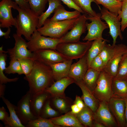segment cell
<instances>
[{"mask_svg":"<svg viewBox=\"0 0 127 127\" xmlns=\"http://www.w3.org/2000/svg\"><path fill=\"white\" fill-rule=\"evenodd\" d=\"M113 78L103 70L100 72L96 86L92 92L99 102L108 103L112 97Z\"/></svg>","mask_w":127,"mask_h":127,"instance_id":"cell-5","label":"cell"},{"mask_svg":"<svg viewBox=\"0 0 127 127\" xmlns=\"http://www.w3.org/2000/svg\"><path fill=\"white\" fill-rule=\"evenodd\" d=\"M112 97L124 99L127 97V81L113 78Z\"/></svg>","mask_w":127,"mask_h":127,"instance_id":"cell-25","label":"cell"},{"mask_svg":"<svg viewBox=\"0 0 127 127\" xmlns=\"http://www.w3.org/2000/svg\"><path fill=\"white\" fill-rule=\"evenodd\" d=\"M24 79L28 82L32 97L43 92L54 82L50 67L35 60L31 71Z\"/></svg>","mask_w":127,"mask_h":127,"instance_id":"cell-1","label":"cell"},{"mask_svg":"<svg viewBox=\"0 0 127 127\" xmlns=\"http://www.w3.org/2000/svg\"><path fill=\"white\" fill-rule=\"evenodd\" d=\"M88 69L86 54L76 62L72 64L68 77L76 82L83 81Z\"/></svg>","mask_w":127,"mask_h":127,"instance_id":"cell-18","label":"cell"},{"mask_svg":"<svg viewBox=\"0 0 127 127\" xmlns=\"http://www.w3.org/2000/svg\"><path fill=\"white\" fill-rule=\"evenodd\" d=\"M73 60L68 59L50 65L54 79L56 81L68 76Z\"/></svg>","mask_w":127,"mask_h":127,"instance_id":"cell-20","label":"cell"},{"mask_svg":"<svg viewBox=\"0 0 127 127\" xmlns=\"http://www.w3.org/2000/svg\"><path fill=\"white\" fill-rule=\"evenodd\" d=\"M113 115L119 127H126L125 103L123 99L112 97L108 102Z\"/></svg>","mask_w":127,"mask_h":127,"instance_id":"cell-15","label":"cell"},{"mask_svg":"<svg viewBox=\"0 0 127 127\" xmlns=\"http://www.w3.org/2000/svg\"><path fill=\"white\" fill-rule=\"evenodd\" d=\"M86 14L81 15L75 22L70 31L68 32L60 39L61 43L79 41L81 35L85 33L87 29L86 23L87 19Z\"/></svg>","mask_w":127,"mask_h":127,"instance_id":"cell-12","label":"cell"},{"mask_svg":"<svg viewBox=\"0 0 127 127\" xmlns=\"http://www.w3.org/2000/svg\"><path fill=\"white\" fill-rule=\"evenodd\" d=\"M49 6L46 10L39 16V21L37 28H39L43 25L45 20L51 14L54 12L58 6L62 5L60 0H48Z\"/></svg>","mask_w":127,"mask_h":127,"instance_id":"cell-31","label":"cell"},{"mask_svg":"<svg viewBox=\"0 0 127 127\" xmlns=\"http://www.w3.org/2000/svg\"><path fill=\"white\" fill-rule=\"evenodd\" d=\"M96 2L99 9L101 8L99 4L102 5L103 7L114 14L118 16L121 9L122 2L117 0H94Z\"/></svg>","mask_w":127,"mask_h":127,"instance_id":"cell-28","label":"cell"},{"mask_svg":"<svg viewBox=\"0 0 127 127\" xmlns=\"http://www.w3.org/2000/svg\"><path fill=\"white\" fill-rule=\"evenodd\" d=\"M101 14H99L96 17L89 15L87 16V20L91 22L86 23L87 33L82 39L83 41H91L99 39L105 40L103 37L102 34L104 30L108 28V26L106 22L101 20Z\"/></svg>","mask_w":127,"mask_h":127,"instance_id":"cell-6","label":"cell"},{"mask_svg":"<svg viewBox=\"0 0 127 127\" xmlns=\"http://www.w3.org/2000/svg\"><path fill=\"white\" fill-rule=\"evenodd\" d=\"M78 18L57 21H52L48 18L43 26L36 30L41 35L44 36L60 39L71 29Z\"/></svg>","mask_w":127,"mask_h":127,"instance_id":"cell-3","label":"cell"},{"mask_svg":"<svg viewBox=\"0 0 127 127\" xmlns=\"http://www.w3.org/2000/svg\"><path fill=\"white\" fill-rule=\"evenodd\" d=\"M127 52V46L121 44L111 45L106 44L104 47L99 55L106 64L109 60L123 56Z\"/></svg>","mask_w":127,"mask_h":127,"instance_id":"cell-16","label":"cell"},{"mask_svg":"<svg viewBox=\"0 0 127 127\" xmlns=\"http://www.w3.org/2000/svg\"><path fill=\"white\" fill-rule=\"evenodd\" d=\"M53 98V103L55 107L62 112H66L67 107L65 99L60 97Z\"/></svg>","mask_w":127,"mask_h":127,"instance_id":"cell-42","label":"cell"},{"mask_svg":"<svg viewBox=\"0 0 127 127\" xmlns=\"http://www.w3.org/2000/svg\"><path fill=\"white\" fill-rule=\"evenodd\" d=\"M18 5L12 0H1L0 2V27L8 28L13 26H17L16 18H14L12 13L13 8L15 9Z\"/></svg>","mask_w":127,"mask_h":127,"instance_id":"cell-11","label":"cell"},{"mask_svg":"<svg viewBox=\"0 0 127 127\" xmlns=\"http://www.w3.org/2000/svg\"><path fill=\"white\" fill-rule=\"evenodd\" d=\"M50 119L54 124L57 125L71 127H84L75 115L70 112L64 115Z\"/></svg>","mask_w":127,"mask_h":127,"instance_id":"cell-21","label":"cell"},{"mask_svg":"<svg viewBox=\"0 0 127 127\" xmlns=\"http://www.w3.org/2000/svg\"><path fill=\"white\" fill-rule=\"evenodd\" d=\"M71 112L72 114H75L79 113L82 109L80 108L75 104H74L71 106Z\"/></svg>","mask_w":127,"mask_h":127,"instance_id":"cell-47","label":"cell"},{"mask_svg":"<svg viewBox=\"0 0 127 127\" xmlns=\"http://www.w3.org/2000/svg\"><path fill=\"white\" fill-rule=\"evenodd\" d=\"M93 41L61 43L57 45L56 50L69 59H80L86 54Z\"/></svg>","mask_w":127,"mask_h":127,"instance_id":"cell-4","label":"cell"},{"mask_svg":"<svg viewBox=\"0 0 127 127\" xmlns=\"http://www.w3.org/2000/svg\"><path fill=\"white\" fill-rule=\"evenodd\" d=\"M72 79L67 77L54 82L50 87L47 88L44 91L49 94L51 97H60L66 99L64 91L70 84L74 83Z\"/></svg>","mask_w":127,"mask_h":127,"instance_id":"cell-17","label":"cell"},{"mask_svg":"<svg viewBox=\"0 0 127 127\" xmlns=\"http://www.w3.org/2000/svg\"><path fill=\"white\" fill-rule=\"evenodd\" d=\"M122 56H119L109 60L106 64L103 69L113 78L115 77L116 75Z\"/></svg>","mask_w":127,"mask_h":127,"instance_id":"cell-32","label":"cell"},{"mask_svg":"<svg viewBox=\"0 0 127 127\" xmlns=\"http://www.w3.org/2000/svg\"><path fill=\"white\" fill-rule=\"evenodd\" d=\"M75 83L81 89L82 93L81 98L85 105L94 113L99 106V101L95 97L93 92L85 85L83 81Z\"/></svg>","mask_w":127,"mask_h":127,"instance_id":"cell-19","label":"cell"},{"mask_svg":"<svg viewBox=\"0 0 127 127\" xmlns=\"http://www.w3.org/2000/svg\"><path fill=\"white\" fill-rule=\"evenodd\" d=\"M51 97L50 95L44 91L31 97L30 107L33 114L37 118L40 117L41 110L46 101Z\"/></svg>","mask_w":127,"mask_h":127,"instance_id":"cell-22","label":"cell"},{"mask_svg":"<svg viewBox=\"0 0 127 127\" xmlns=\"http://www.w3.org/2000/svg\"><path fill=\"white\" fill-rule=\"evenodd\" d=\"M94 121L102 124L105 127L118 126L108 103L106 101L99 102V106L94 113Z\"/></svg>","mask_w":127,"mask_h":127,"instance_id":"cell-13","label":"cell"},{"mask_svg":"<svg viewBox=\"0 0 127 127\" xmlns=\"http://www.w3.org/2000/svg\"><path fill=\"white\" fill-rule=\"evenodd\" d=\"M31 10L39 16L43 12L48 0H28Z\"/></svg>","mask_w":127,"mask_h":127,"instance_id":"cell-34","label":"cell"},{"mask_svg":"<svg viewBox=\"0 0 127 127\" xmlns=\"http://www.w3.org/2000/svg\"><path fill=\"white\" fill-rule=\"evenodd\" d=\"M74 104H76L80 108L82 109L85 106V104L81 98L76 95Z\"/></svg>","mask_w":127,"mask_h":127,"instance_id":"cell-46","label":"cell"},{"mask_svg":"<svg viewBox=\"0 0 127 127\" xmlns=\"http://www.w3.org/2000/svg\"><path fill=\"white\" fill-rule=\"evenodd\" d=\"M36 30L32 34L28 42V49L32 52L45 49L56 50L57 45L61 43L60 39L42 36Z\"/></svg>","mask_w":127,"mask_h":127,"instance_id":"cell-7","label":"cell"},{"mask_svg":"<svg viewBox=\"0 0 127 127\" xmlns=\"http://www.w3.org/2000/svg\"><path fill=\"white\" fill-rule=\"evenodd\" d=\"M100 10L101 18L105 20L108 25L109 29V33L113 40L112 45H115L118 36L121 40L123 38L121 30V21L119 20L117 16L104 7Z\"/></svg>","mask_w":127,"mask_h":127,"instance_id":"cell-8","label":"cell"},{"mask_svg":"<svg viewBox=\"0 0 127 127\" xmlns=\"http://www.w3.org/2000/svg\"><path fill=\"white\" fill-rule=\"evenodd\" d=\"M93 127H105L102 124L94 120Z\"/></svg>","mask_w":127,"mask_h":127,"instance_id":"cell-51","label":"cell"},{"mask_svg":"<svg viewBox=\"0 0 127 127\" xmlns=\"http://www.w3.org/2000/svg\"><path fill=\"white\" fill-rule=\"evenodd\" d=\"M15 9L19 13L16 18V33L19 35H23L28 41L32 34L37 29L39 23V16L31 10H26L20 8L18 5Z\"/></svg>","mask_w":127,"mask_h":127,"instance_id":"cell-2","label":"cell"},{"mask_svg":"<svg viewBox=\"0 0 127 127\" xmlns=\"http://www.w3.org/2000/svg\"><path fill=\"white\" fill-rule=\"evenodd\" d=\"M118 17L121 20V30L123 32L127 27V0L122 1L121 9Z\"/></svg>","mask_w":127,"mask_h":127,"instance_id":"cell-39","label":"cell"},{"mask_svg":"<svg viewBox=\"0 0 127 127\" xmlns=\"http://www.w3.org/2000/svg\"><path fill=\"white\" fill-rule=\"evenodd\" d=\"M127 81V78L125 79Z\"/></svg>","mask_w":127,"mask_h":127,"instance_id":"cell-53","label":"cell"},{"mask_svg":"<svg viewBox=\"0 0 127 127\" xmlns=\"http://www.w3.org/2000/svg\"><path fill=\"white\" fill-rule=\"evenodd\" d=\"M6 88L4 84H0V97L4 96Z\"/></svg>","mask_w":127,"mask_h":127,"instance_id":"cell-49","label":"cell"},{"mask_svg":"<svg viewBox=\"0 0 127 127\" xmlns=\"http://www.w3.org/2000/svg\"><path fill=\"white\" fill-rule=\"evenodd\" d=\"M115 78L125 80L127 78V52L122 56L119 64L116 75Z\"/></svg>","mask_w":127,"mask_h":127,"instance_id":"cell-36","label":"cell"},{"mask_svg":"<svg viewBox=\"0 0 127 127\" xmlns=\"http://www.w3.org/2000/svg\"><path fill=\"white\" fill-rule=\"evenodd\" d=\"M57 112L52 108L50 105V100L48 99L45 103L41 111L40 117L47 119L56 117L57 115Z\"/></svg>","mask_w":127,"mask_h":127,"instance_id":"cell-37","label":"cell"},{"mask_svg":"<svg viewBox=\"0 0 127 127\" xmlns=\"http://www.w3.org/2000/svg\"><path fill=\"white\" fill-rule=\"evenodd\" d=\"M53 16L50 19L53 21H57L70 20L79 17L81 13L75 10L73 11H67L62 5L58 7L55 9Z\"/></svg>","mask_w":127,"mask_h":127,"instance_id":"cell-23","label":"cell"},{"mask_svg":"<svg viewBox=\"0 0 127 127\" xmlns=\"http://www.w3.org/2000/svg\"><path fill=\"white\" fill-rule=\"evenodd\" d=\"M32 52V58L34 60L49 66L69 59L55 49H43Z\"/></svg>","mask_w":127,"mask_h":127,"instance_id":"cell-10","label":"cell"},{"mask_svg":"<svg viewBox=\"0 0 127 127\" xmlns=\"http://www.w3.org/2000/svg\"><path fill=\"white\" fill-rule=\"evenodd\" d=\"M105 65L99 55L92 60L91 63L90 68L100 72L103 70Z\"/></svg>","mask_w":127,"mask_h":127,"instance_id":"cell-41","label":"cell"},{"mask_svg":"<svg viewBox=\"0 0 127 127\" xmlns=\"http://www.w3.org/2000/svg\"><path fill=\"white\" fill-rule=\"evenodd\" d=\"M14 0L20 8L27 10H31L28 0Z\"/></svg>","mask_w":127,"mask_h":127,"instance_id":"cell-45","label":"cell"},{"mask_svg":"<svg viewBox=\"0 0 127 127\" xmlns=\"http://www.w3.org/2000/svg\"><path fill=\"white\" fill-rule=\"evenodd\" d=\"M0 98L6 105L9 111L10 119L13 127H25L22 123L16 114V106L11 103L4 96H2Z\"/></svg>","mask_w":127,"mask_h":127,"instance_id":"cell-30","label":"cell"},{"mask_svg":"<svg viewBox=\"0 0 127 127\" xmlns=\"http://www.w3.org/2000/svg\"><path fill=\"white\" fill-rule=\"evenodd\" d=\"M7 51H5L3 49L2 46L0 48V84H5L8 82H15L19 79V78L16 77L9 79L6 77L3 71L5 69L6 63L8 53Z\"/></svg>","mask_w":127,"mask_h":127,"instance_id":"cell-27","label":"cell"},{"mask_svg":"<svg viewBox=\"0 0 127 127\" xmlns=\"http://www.w3.org/2000/svg\"><path fill=\"white\" fill-rule=\"evenodd\" d=\"M20 62L25 75L29 74L32 70L34 65V60L32 58L24 57L18 60Z\"/></svg>","mask_w":127,"mask_h":127,"instance_id":"cell-40","label":"cell"},{"mask_svg":"<svg viewBox=\"0 0 127 127\" xmlns=\"http://www.w3.org/2000/svg\"><path fill=\"white\" fill-rule=\"evenodd\" d=\"M13 36L15 40L14 47L7 49L8 53L11 60H18L24 57L32 58V52L28 48V42L21 36L16 33Z\"/></svg>","mask_w":127,"mask_h":127,"instance_id":"cell-14","label":"cell"},{"mask_svg":"<svg viewBox=\"0 0 127 127\" xmlns=\"http://www.w3.org/2000/svg\"><path fill=\"white\" fill-rule=\"evenodd\" d=\"M117 0L120 2H122L123 0Z\"/></svg>","mask_w":127,"mask_h":127,"instance_id":"cell-52","label":"cell"},{"mask_svg":"<svg viewBox=\"0 0 127 127\" xmlns=\"http://www.w3.org/2000/svg\"><path fill=\"white\" fill-rule=\"evenodd\" d=\"M7 31L4 32L2 31L1 28H0V36H4V38L6 39L8 38L9 37V35L11 32V29L10 27L8 28Z\"/></svg>","mask_w":127,"mask_h":127,"instance_id":"cell-48","label":"cell"},{"mask_svg":"<svg viewBox=\"0 0 127 127\" xmlns=\"http://www.w3.org/2000/svg\"><path fill=\"white\" fill-rule=\"evenodd\" d=\"M60 126L54 124L50 119L40 117L29 121L25 127H58Z\"/></svg>","mask_w":127,"mask_h":127,"instance_id":"cell-35","label":"cell"},{"mask_svg":"<svg viewBox=\"0 0 127 127\" xmlns=\"http://www.w3.org/2000/svg\"><path fill=\"white\" fill-rule=\"evenodd\" d=\"M0 120L3 122L5 127H13L8 114L3 106L0 108Z\"/></svg>","mask_w":127,"mask_h":127,"instance_id":"cell-43","label":"cell"},{"mask_svg":"<svg viewBox=\"0 0 127 127\" xmlns=\"http://www.w3.org/2000/svg\"><path fill=\"white\" fill-rule=\"evenodd\" d=\"M31 97L28 91L18 102L16 106V114L22 123L25 127L29 121L38 118L34 115L31 111Z\"/></svg>","mask_w":127,"mask_h":127,"instance_id":"cell-9","label":"cell"},{"mask_svg":"<svg viewBox=\"0 0 127 127\" xmlns=\"http://www.w3.org/2000/svg\"><path fill=\"white\" fill-rule=\"evenodd\" d=\"M123 99L125 103V116L126 122V127H127V97Z\"/></svg>","mask_w":127,"mask_h":127,"instance_id":"cell-50","label":"cell"},{"mask_svg":"<svg viewBox=\"0 0 127 127\" xmlns=\"http://www.w3.org/2000/svg\"><path fill=\"white\" fill-rule=\"evenodd\" d=\"M107 40L99 39L94 40L86 54L88 68L92 60L99 55Z\"/></svg>","mask_w":127,"mask_h":127,"instance_id":"cell-24","label":"cell"},{"mask_svg":"<svg viewBox=\"0 0 127 127\" xmlns=\"http://www.w3.org/2000/svg\"><path fill=\"white\" fill-rule=\"evenodd\" d=\"M6 74L17 73L19 75L24 74L20 64L18 60H11L9 65L4 70Z\"/></svg>","mask_w":127,"mask_h":127,"instance_id":"cell-38","label":"cell"},{"mask_svg":"<svg viewBox=\"0 0 127 127\" xmlns=\"http://www.w3.org/2000/svg\"><path fill=\"white\" fill-rule=\"evenodd\" d=\"M74 115L81 123L85 127H93L94 113L85 105L79 113Z\"/></svg>","mask_w":127,"mask_h":127,"instance_id":"cell-26","label":"cell"},{"mask_svg":"<svg viewBox=\"0 0 127 127\" xmlns=\"http://www.w3.org/2000/svg\"><path fill=\"white\" fill-rule=\"evenodd\" d=\"M66 5L70 9H73L77 10L83 14H85L84 12L77 6L72 0H60Z\"/></svg>","mask_w":127,"mask_h":127,"instance_id":"cell-44","label":"cell"},{"mask_svg":"<svg viewBox=\"0 0 127 127\" xmlns=\"http://www.w3.org/2000/svg\"><path fill=\"white\" fill-rule=\"evenodd\" d=\"M74 3L80 8L84 13L94 17L97 16L99 13H97L92 9L91 4L94 2L97 4L94 0H72Z\"/></svg>","mask_w":127,"mask_h":127,"instance_id":"cell-33","label":"cell"},{"mask_svg":"<svg viewBox=\"0 0 127 127\" xmlns=\"http://www.w3.org/2000/svg\"><path fill=\"white\" fill-rule=\"evenodd\" d=\"M100 72L91 68L88 69L83 82L86 86L92 92L95 88Z\"/></svg>","mask_w":127,"mask_h":127,"instance_id":"cell-29","label":"cell"}]
</instances>
